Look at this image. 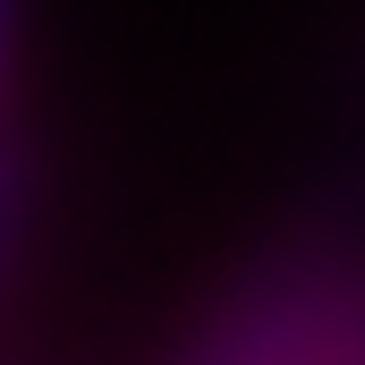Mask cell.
Here are the masks:
<instances>
[{
    "mask_svg": "<svg viewBox=\"0 0 365 365\" xmlns=\"http://www.w3.org/2000/svg\"><path fill=\"white\" fill-rule=\"evenodd\" d=\"M0 68H9V0H0Z\"/></svg>",
    "mask_w": 365,
    "mask_h": 365,
    "instance_id": "cell-1",
    "label": "cell"
}]
</instances>
